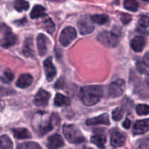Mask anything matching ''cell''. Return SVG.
I'll return each instance as SVG.
<instances>
[{
    "mask_svg": "<svg viewBox=\"0 0 149 149\" xmlns=\"http://www.w3.org/2000/svg\"><path fill=\"white\" fill-rule=\"evenodd\" d=\"M103 93V88L100 85L85 86L81 87L79 93V97L83 104L87 106H94L101 99Z\"/></svg>",
    "mask_w": 149,
    "mask_h": 149,
    "instance_id": "6da1fadb",
    "label": "cell"
},
{
    "mask_svg": "<svg viewBox=\"0 0 149 149\" xmlns=\"http://www.w3.org/2000/svg\"><path fill=\"white\" fill-rule=\"evenodd\" d=\"M63 130L65 138L71 143L79 144L85 141L83 134L75 125H64Z\"/></svg>",
    "mask_w": 149,
    "mask_h": 149,
    "instance_id": "7a4b0ae2",
    "label": "cell"
},
{
    "mask_svg": "<svg viewBox=\"0 0 149 149\" xmlns=\"http://www.w3.org/2000/svg\"><path fill=\"white\" fill-rule=\"evenodd\" d=\"M17 42V37L12 31L11 29L5 24H0V46L9 48Z\"/></svg>",
    "mask_w": 149,
    "mask_h": 149,
    "instance_id": "3957f363",
    "label": "cell"
},
{
    "mask_svg": "<svg viewBox=\"0 0 149 149\" xmlns=\"http://www.w3.org/2000/svg\"><path fill=\"white\" fill-rule=\"evenodd\" d=\"M97 39L101 45L106 47H116L119 44V37L112 32H100L97 36Z\"/></svg>",
    "mask_w": 149,
    "mask_h": 149,
    "instance_id": "277c9868",
    "label": "cell"
},
{
    "mask_svg": "<svg viewBox=\"0 0 149 149\" xmlns=\"http://www.w3.org/2000/svg\"><path fill=\"white\" fill-rule=\"evenodd\" d=\"M77 33L74 28L71 26L65 28L60 35L59 40L61 45L64 47H67L77 38Z\"/></svg>",
    "mask_w": 149,
    "mask_h": 149,
    "instance_id": "5b68a950",
    "label": "cell"
},
{
    "mask_svg": "<svg viewBox=\"0 0 149 149\" xmlns=\"http://www.w3.org/2000/svg\"><path fill=\"white\" fill-rule=\"evenodd\" d=\"M126 88L124 79H118L110 84L109 88V95L111 97H118L122 95Z\"/></svg>",
    "mask_w": 149,
    "mask_h": 149,
    "instance_id": "8992f818",
    "label": "cell"
},
{
    "mask_svg": "<svg viewBox=\"0 0 149 149\" xmlns=\"http://www.w3.org/2000/svg\"><path fill=\"white\" fill-rule=\"evenodd\" d=\"M77 26H78L79 31V33L81 35H87L90 33L91 32L93 31L94 30V23L92 21L90 17H83L82 18L80 19L79 20L78 23H77Z\"/></svg>",
    "mask_w": 149,
    "mask_h": 149,
    "instance_id": "52a82bcc",
    "label": "cell"
},
{
    "mask_svg": "<svg viewBox=\"0 0 149 149\" xmlns=\"http://www.w3.org/2000/svg\"><path fill=\"white\" fill-rule=\"evenodd\" d=\"M37 48L38 52H39V55L44 56L46 55L48 52L49 45V40L46 35L43 33H39L37 36Z\"/></svg>",
    "mask_w": 149,
    "mask_h": 149,
    "instance_id": "ba28073f",
    "label": "cell"
},
{
    "mask_svg": "<svg viewBox=\"0 0 149 149\" xmlns=\"http://www.w3.org/2000/svg\"><path fill=\"white\" fill-rule=\"evenodd\" d=\"M44 68H45V74L47 81H51L55 78L57 74L56 68L52 63V58H48L44 61Z\"/></svg>",
    "mask_w": 149,
    "mask_h": 149,
    "instance_id": "9c48e42d",
    "label": "cell"
},
{
    "mask_svg": "<svg viewBox=\"0 0 149 149\" xmlns=\"http://www.w3.org/2000/svg\"><path fill=\"white\" fill-rule=\"evenodd\" d=\"M64 146V141L62 137L58 134H54L47 139V147L48 149H58Z\"/></svg>",
    "mask_w": 149,
    "mask_h": 149,
    "instance_id": "30bf717a",
    "label": "cell"
},
{
    "mask_svg": "<svg viewBox=\"0 0 149 149\" xmlns=\"http://www.w3.org/2000/svg\"><path fill=\"white\" fill-rule=\"evenodd\" d=\"M50 94L45 90H39L35 96L34 103L37 106L44 107L48 104Z\"/></svg>",
    "mask_w": 149,
    "mask_h": 149,
    "instance_id": "8fae6325",
    "label": "cell"
},
{
    "mask_svg": "<svg viewBox=\"0 0 149 149\" xmlns=\"http://www.w3.org/2000/svg\"><path fill=\"white\" fill-rule=\"evenodd\" d=\"M126 138L125 136L120 132L113 131L111 135V145L113 148H119L125 143Z\"/></svg>",
    "mask_w": 149,
    "mask_h": 149,
    "instance_id": "7c38bea8",
    "label": "cell"
},
{
    "mask_svg": "<svg viewBox=\"0 0 149 149\" xmlns=\"http://www.w3.org/2000/svg\"><path fill=\"white\" fill-rule=\"evenodd\" d=\"M86 125H88V126L98 125H110V120H109V115L107 113H103V114L100 115L97 117H94L87 119V122H86Z\"/></svg>",
    "mask_w": 149,
    "mask_h": 149,
    "instance_id": "4fadbf2b",
    "label": "cell"
},
{
    "mask_svg": "<svg viewBox=\"0 0 149 149\" xmlns=\"http://www.w3.org/2000/svg\"><path fill=\"white\" fill-rule=\"evenodd\" d=\"M148 120L147 119L137 121L133 127L134 135H142L148 132Z\"/></svg>",
    "mask_w": 149,
    "mask_h": 149,
    "instance_id": "5bb4252c",
    "label": "cell"
},
{
    "mask_svg": "<svg viewBox=\"0 0 149 149\" xmlns=\"http://www.w3.org/2000/svg\"><path fill=\"white\" fill-rule=\"evenodd\" d=\"M33 81V77L29 74H22L19 77L18 79L16 81V86L18 88L25 89L30 86Z\"/></svg>",
    "mask_w": 149,
    "mask_h": 149,
    "instance_id": "9a60e30c",
    "label": "cell"
},
{
    "mask_svg": "<svg viewBox=\"0 0 149 149\" xmlns=\"http://www.w3.org/2000/svg\"><path fill=\"white\" fill-rule=\"evenodd\" d=\"M91 143L100 149H104L106 143V138L104 134L95 133L91 137Z\"/></svg>",
    "mask_w": 149,
    "mask_h": 149,
    "instance_id": "2e32d148",
    "label": "cell"
},
{
    "mask_svg": "<svg viewBox=\"0 0 149 149\" xmlns=\"http://www.w3.org/2000/svg\"><path fill=\"white\" fill-rule=\"evenodd\" d=\"M23 53L26 57L34 56V50H33V39L31 37H28L25 40L23 48Z\"/></svg>",
    "mask_w": 149,
    "mask_h": 149,
    "instance_id": "e0dca14e",
    "label": "cell"
},
{
    "mask_svg": "<svg viewBox=\"0 0 149 149\" xmlns=\"http://www.w3.org/2000/svg\"><path fill=\"white\" fill-rule=\"evenodd\" d=\"M146 45V41L143 36H136L131 42V47L135 52H141Z\"/></svg>",
    "mask_w": 149,
    "mask_h": 149,
    "instance_id": "ac0fdd59",
    "label": "cell"
},
{
    "mask_svg": "<svg viewBox=\"0 0 149 149\" xmlns=\"http://www.w3.org/2000/svg\"><path fill=\"white\" fill-rule=\"evenodd\" d=\"M15 138L17 139H29L31 138V134L26 128H17L13 130Z\"/></svg>",
    "mask_w": 149,
    "mask_h": 149,
    "instance_id": "d6986e66",
    "label": "cell"
},
{
    "mask_svg": "<svg viewBox=\"0 0 149 149\" xmlns=\"http://www.w3.org/2000/svg\"><path fill=\"white\" fill-rule=\"evenodd\" d=\"M54 103L56 106H69L71 104V100L66 96L63 95L62 94H58L55 95V99H54Z\"/></svg>",
    "mask_w": 149,
    "mask_h": 149,
    "instance_id": "ffe728a7",
    "label": "cell"
},
{
    "mask_svg": "<svg viewBox=\"0 0 149 149\" xmlns=\"http://www.w3.org/2000/svg\"><path fill=\"white\" fill-rule=\"evenodd\" d=\"M0 149H13V143L7 135L0 137Z\"/></svg>",
    "mask_w": 149,
    "mask_h": 149,
    "instance_id": "44dd1931",
    "label": "cell"
},
{
    "mask_svg": "<svg viewBox=\"0 0 149 149\" xmlns=\"http://www.w3.org/2000/svg\"><path fill=\"white\" fill-rule=\"evenodd\" d=\"M45 7L41 5H35L32 9L30 13V16L32 19H36L44 15L45 13Z\"/></svg>",
    "mask_w": 149,
    "mask_h": 149,
    "instance_id": "7402d4cb",
    "label": "cell"
},
{
    "mask_svg": "<svg viewBox=\"0 0 149 149\" xmlns=\"http://www.w3.org/2000/svg\"><path fill=\"white\" fill-rule=\"evenodd\" d=\"M92 21L94 23H97L99 25H103L105 23H107V21L109 20V17L108 15L105 14H101V15H94L91 16L90 17Z\"/></svg>",
    "mask_w": 149,
    "mask_h": 149,
    "instance_id": "603a6c76",
    "label": "cell"
},
{
    "mask_svg": "<svg viewBox=\"0 0 149 149\" xmlns=\"http://www.w3.org/2000/svg\"><path fill=\"white\" fill-rule=\"evenodd\" d=\"M15 8L17 12L29 10V3L26 0H15Z\"/></svg>",
    "mask_w": 149,
    "mask_h": 149,
    "instance_id": "cb8c5ba5",
    "label": "cell"
},
{
    "mask_svg": "<svg viewBox=\"0 0 149 149\" xmlns=\"http://www.w3.org/2000/svg\"><path fill=\"white\" fill-rule=\"evenodd\" d=\"M124 6L129 11L136 12L138 9V4L135 0H125Z\"/></svg>",
    "mask_w": 149,
    "mask_h": 149,
    "instance_id": "d4e9b609",
    "label": "cell"
},
{
    "mask_svg": "<svg viewBox=\"0 0 149 149\" xmlns=\"http://www.w3.org/2000/svg\"><path fill=\"white\" fill-rule=\"evenodd\" d=\"M17 149H42V147L35 142H26L19 144Z\"/></svg>",
    "mask_w": 149,
    "mask_h": 149,
    "instance_id": "484cf974",
    "label": "cell"
},
{
    "mask_svg": "<svg viewBox=\"0 0 149 149\" xmlns=\"http://www.w3.org/2000/svg\"><path fill=\"white\" fill-rule=\"evenodd\" d=\"M44 27H45V30L48 32L49 33H52L55 31V25H54L53 22L52 21L50 18L49 17H46L45 20L43 21Z\"/></svg>",
    "mask_w": 149,
    "mask_h": 149,
    "instance_id": "4316f807",
    "label": "cell"
},
{
    "mask_svg": "<svg viewBox=\"0 0 149 149\" xmlns=\"http://www.w3.org/2000/svg\"><path fill=\"white\" fill-rule=\"evenodd\" d=\"M136 112L140 116H145L149 113V107L148 105L140 104L136 107Z\"/></svg>",
    "mask_w": 149,
    "mask_h": 149,
    "instance_id": "83f0119b",
    "label": "cell"
},
{
    "mask_svg": "<svg viewBox=\"0 0 149 149\" xmlns=\"http://www.w3.org/2000/svg\"><path fill=\"white\" fill-rule=\"evenodd\" d=\"M124 116V110L122 108H116L112 112V118L114 121L118 122L121 120Z\"/></svg>",
    "mask_w": 149,
    "mask_h": 149,
    "instance_id": "f1b7e54d",
    "label": "cell"
},
{
    "mask_svg": "<svg viewBox=\"0 0 149 149\" xmlns=\"http://www.w3.org/2000/svg\"><path fill=\"white\" fill-rule=\"evenodd\" d=\"M1 79L3 82L9 83L14 79V74H13V73L10 70L7 69L6 71H4Z\"/></svg>",
    "mask_w": 149,
    "mask_h": 149,
    "instance_id": "f546056e",
    "label": "cell"
},
{
    "mask_svg": "<svg viewBox=\"0 0 149 149\" xmlns=\"http://www.w3.org/2000/svg\"><path fill=\"white\" fill-rule=\"evenodd\" d=\"M136 149H148V138L138 141L136 144Z\"/></svg>",
    "mask_w": 149,
    "mask_h": 149,
    "instance_id": "4dcf8cb0",
    "label": "cell"
},
{
    "mask_svg": "<svg viewBox=\"0 0 149 149\" xmlns=\"http://www.w3.org/2000/svg\"><path fill=\"white\" fill-rule=\"evenodd\" d=\"M139 23L142 27L147 28L148 26V17L147 15L141 16V19L139 20Z\"/></svg>",
    "mask_w": 149,
    "mask_h": 149,
    "instance_id": "1f68e13d",
    "label": "cell"
},
{
    "mask_svg": "<svg viewBox=\"0 0 149 149\" xmlns=\"http://www.w3.org/2000/svg\"><path fill=\"white\" fill-rule=\"evenodd\" d=\"M137 67H138V69L140 72L141 73H146L148 74V66L145 65L143 62H138V63L137 64Z\"/></svg>",
    "mask_w": 149,
    "mask_h": 149,
    "instance_id": "d6a6232c",
    "label": "cell"
},
{
    "mask_svg": "<svg viewBox=\"0 0 149 149\" xmlns=\"http://www.w3.org/2000/svg\"><path fill=\"white\" fill-rule=\"evenodd\" d=\"M121 20H122V23H123L124 24H128V23L131 21V20H132V17H131L130 15L123 13V14L122 15Z\"/></svg>",
    "mask_w": 149,
    "mask_h": 149,
    "instance_id": "836d02e7",
    "label": "cell"
},
{
    "mask_svg": "<svg viewBox=\"0 0 149 149\" xmlns=\"http://www.w3.org/2000/svg\"><path fill=\"white\" fill-rule=\"evenodd\" d=\"M122 126H123V127L125 128V129H129L131 126L130 120L129 119H125V121L123 122V124H122Z\"/></svg>",
    "mask_w": 149,
    "mask_h": 149,
    "instance_id": "e575fe53",
    "label": "cell"
},
{
    "mask_svg": "<svg viewBox=\"0 0 149 149\" xmlns=\"http://www.w3.org/2000/svg\"><path fill=\"white\" fill-rule=\"evenodd\" d=\"M149 55L148 52H147V53L145 55V56L143 57V61H142V62L148 67L149 65V55Z\"/></svg>",
    "mask_w": 149,
    "mask_h": 149,
    "instance_id": "d590c367",
    "label": "cell"
},
{
    "mask_svg": "<svg viewBox=\"0 0 149 149\" xmlns=\"http://www.w3.org/2000/svg\"><path fill=\"white\" fill-rule=\"evenodd\" d=\"M3 95H4V90L0 87V96Z\"/></svg>",
    "mask_w": 149,
    "mask_h": 149,
    "instance_id": "8d00e7d4",
    "label": "cell"
},
{
    "mask_svg": "<svg viewBox=\"0 0 149 149\" xmlns=\"http://www.w3.org/2000/svg\"><path fill=\"white\" fill-rule=\"evenodd\" d=\"M4 106V103H2V102H0V111H1V109H3V107Z\"/></svg>",
    "mask_w": 149,
    "mask_h": 149,
    "instance_id": "74e56055",
    "label": "cell"
},
{
    "mask_svg": "<svg viewBox=\"0 0 149 149\" xmlns=\"http://www.w3.org/2000/svg\"><path fill=\"white\" fill-rule=\"evenodd\" d=\"M143 1H146V2H148V0H143Z\"/></svg>",
    "mask_w": 149,
    "mask_h": 149,
    "instance_id": "f35d334b",
    "label": "cell"
}]
</instances>
